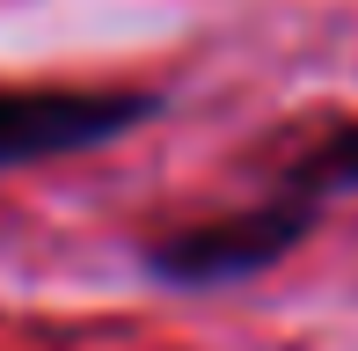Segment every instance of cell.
<instances>
[{"label": "cell", "instance_id": "2", "mask_svg": "<svg viewBox=\"0 0 358 351\" xmlns=\"http://www.w3.org/2000/svg\"><path fill=\"white\" fill-rule=\"evenodd\" d=\"M169 110V88L154 81H0V183L44 162H73V154L117 147L146 132Z\"/></svg>", "mask_w": 358, "mask_h": 351}, {"label": "cell", "instance_id": "1", "mask_svg": "<svg viewBox=\"0 0 358 351\" xmlns=\"http://www.w3.org/2000/svg\"><path fill=\"white\" fill-rule=\"evenodd\" d=\"M358 198V110L322 117L315 132H300L271 162L264 190L220 213L154 227L139 242V271L169 293H227L249 285L264 271H278L292 249H307V234L322 227L329 205Z\"/></svg>", "mask_w": 358, "mask_h": 351}]
</instances>
